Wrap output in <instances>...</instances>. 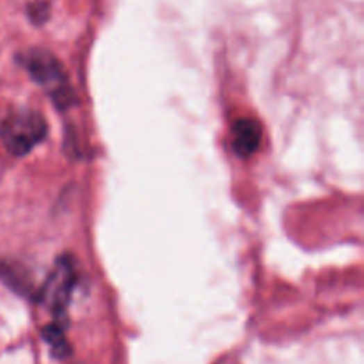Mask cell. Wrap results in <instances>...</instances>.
<instances>
[{"label": "cell", "instance_id": "7a4b0ae2", "mask_svg": "<svg viewBox=\"0 0 364 364\" xmlns=\"http://www.w3.org/2000/svg\"><path fill=\"white\" fill-rule=\"evenodd\" d=\"M49 133L47 121L36 110H15L0 124V140L15 156L33 151Z\"/></svg>", "mask_w": 364, "mask_h": 364}, {"label": "cell", "instance_id": "5b68a950", "mask_svg": "<svg viewBox=\"0 0 364 364\" xmlns=\"http://www.w3.org/2000/svg\"><path fill=\"white\" fill-rule=\"evenodd\" d=\"M43 340L50 345L52 356L57 359H65L72 354L68 338H66V320H53L43 329Z\"/></svg>", "mask_w": 364, "mask_h": 364}, {"label": "cell", "instance_id": "3957f363", "mask_svg": "<svg viewBox=\"0 0 364 364\" xmlns=\"http://www.w3.org/2000/svg\"><path fill=\"white\" fill-rule=\"evenodd\" d=\"M76 284V263L72 256L65 254L57 260L56 267L38 292V302L43 306L56 320H66L69 300Z\"/></svg>", "mask_w": 364, "mask_h": 364}, {"label": "cell", "instance_id": "8992f818", "mask_svg": "<svg viewBox=\"0 0 364 364\" xmlns=\"http://www.w3.org/2000/svg\"><path fill=\"white\" fill-rule=\"evenodd\" d=\"M0 281L8 284L11 290L24 293V295L31 292V281H28V277H25V268L22 265H15L11 261L0 263Z\"/></svg>", "mask_w": 364, "mask_h": 364}, {"label": "cell", "instance_id": "277c9868", "mask_svg": "<svg viewBox=\"0 0 364 364\" xmlns=\"http://www.w3.org/2000/svg\"><path fill=\"white\" fill-rule=\"evenodd\" d=\"M261 135H263V132H261L258 121L251 119V117L236 121L233 124V149H235V155L242 156V158H249L251 155H254L261 144Z\"/></svg>", "mask_w": 364, "mask_h": 364}, {"label": "cell", "instance_id": "6da1fadb", "mask_svg": "<svg viewBox=\"0 0 364 364\" xmlns=\"http://www.w3.org/2000/svg\"><path fill=\"white\" fill-rule=\"evenodd\" d=\"M22 63H24L28 75L33 76V81L47 92V97L52 100L57 108L66 110L75 104V91H73V85L69 84L65 66L60 65V60L53 53L34 49L25 53Z\"/></svg>", "mask_w": 364, "mask_h": 364}]
</instances>
